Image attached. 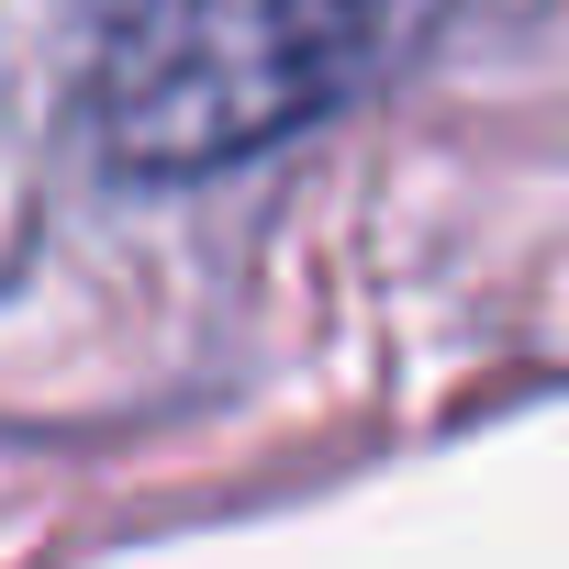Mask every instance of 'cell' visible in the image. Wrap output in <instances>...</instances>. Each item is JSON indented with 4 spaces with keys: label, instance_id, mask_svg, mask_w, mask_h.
<instances>
[{
    "label": "cell",
    "instance_id": "6da1fadb",
    "mask_svg": "<svg viewBox=\"0 0 569 569\" xmlns=\"http://www.w3.org/2000/svg\"><path fill=\"white\" fill-rule=\"evenodd\" d=\"M447 0H79V112L123 179H201L380 90Z\"/></svg>",
    "mask_w": 569,
    "mask_h": 569
}]
</instances>
